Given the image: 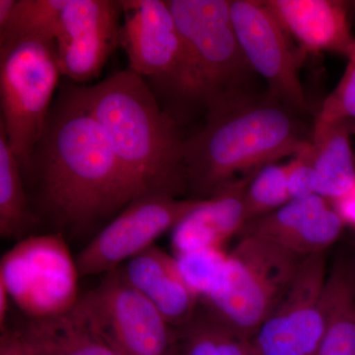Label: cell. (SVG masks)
<instances>
[{
	"label": "cell",
	"instance_id": "cell-1",
	"mask_svg": "<svg viewBox=\"0 0 355 355\" xmlns=\"http://www.w3.org/2000/svg\"><path fill=\"white\" fill-rule=\"evenodd\" d=\"M36 173L42 203L62 227L83 231L135 200L106 133L74 84L53 103L46 128L23 175Z\"/></svg>",
	"mask_w": 355,
	"mask_h": 355
},
{
	"label": "cell",
	"instance_id": "cell-2",
	"mask_svg": "<svg viewBox=\"0 0 355 355\" xmlns=\"http://www.w3.org/2000/svg\"><path fill=\"white\" fill-rule=\"evenodd\" d=\"M108 137L135 198H178L189 190L184 140L144 77L121 70L94 85H74Z\"/></svg>",
	"mask_w": 355,
	"mask_h": 355
},
{
	"label": "cell",
	"instance_id": "cell-3",
	"mask_svg": "<svg viewBox=\"0 0 355 355\" xmlns=\"http://www.w3.org/2000/svg\"><path fill=\"white\" fill-rule=\"evenodd\" d=\"M205 109V127L184 140V167L193 198L207 200L238 175L295 156L309 144L301 137L293 110L270 96H233Z\"/></svg>",
	"mask_w": 355,
	"mask_h": 355
},
{
	"label": "cell",
	"instance_id": "cell-4",
	"mask_svg": "<svg viewBox=\"0 0 355 355\" xmlns=\"http://www.w3.org/2000/svg\"><path fill=\"white\" fill-rule=\"evenodd\" d=\"M305 258L254 236L228 253L227 266L205 308L235 333L251 338L291 288Z\"/></svg>",
	"mask_w": 355,
	"mask_h": 355
},
{
	"label": "cell",
	"instance_id": "cell-5",
	"mask_svg": "<svg viewBox=\"0 0 355 355\" xmlns=\"http://www.w3.org/2000/svg\"><path fill=\"white\" fill-rule=\"evenodd\" d=\"M62 76L55 42L26 40L0 48V125L23 173L43 135Z\"/></svg>",
	"mask_w": 355,
	"mask_h": 355
},
{
	"label": "cell",
	"instance_id": "cell-6",
	"mask_svg": "<svg viewBox=\"0 0 355 355\" xmlns=\"http://www.w3.org/2000/svg\"><path fill=\"white\" fill-rule=\"evenodd\" d=\"M195 71L200 102L247 94L254 70L243 53L228 0H166Z\"/></svg>",
	"mask_w": 355,
	"mask_h": 355
},
{
	"label": "cell",
	"instance_id": "cell-7",
	"mask_svg": "<svg viewBox=\"0 0 355 355\" xmlns=\"http://www.w3.org/2000/svg\"><path fill=\"white\" fill-rule=\"evenodd\" d=\"M78 268L62 234L30 235L0 263V282L30 319H48L78 302Z\"/></svg>",
	"mask_w": 355,
	"mask_h": 355
},
{
	"label": "cell",
	"instance_id": "cell-8",
	"mask_svg": "<svg viewBox=\"0 0 355 355\" xmlns=\"http://www.w3.org/2000/svg\"><path fill=\"white\" fill-rule=\"evenodd\" d=\"M125 13L120 44L128 69L148 77L177 97L200 102L188 49L166 0L121 1Z\"/></svg>",
	"mask_w": 355,
	"mask_h": 355
},
{
	"label": "cell",
	"instance_id": "cell-9",
	"mask_svg": "<svg viewBox=\"0 0 355 355\" xmlns=\"http://www.w3.org/2000/svg\"><path fill=\"white\" fill-rule=\"evenodd\" d=\"M76 307L121 355H176V329L118 268Z\"/></svg>",
	"mask_w": 355,
	"mask_h": 355
},
{
	"label": "cell",
	"instance_id": "cell-10",
	"mask_svg": "<svg viewBox=\"0 0 355 355\" xmlns=\"http://www.w3.org/2000/svg\"><path fill=\"white\" fill-rule=\"evenodd\" d=\"M205 200L147 195L135 198L77 256L79 275L114 272L123 261L146 251Z\"/></svg>",
	"mask_w": 355,
	"mask_h": 355
},
{
	"label": "cell",
	"instance_id": "cell-11",
	"mask_svg": "<svg viewBox=\"0 0 355 355\" xmlns=\"http://www.w3.org/2000/svg\"><path fill=\"white\" fill-rule=\"evenodd\" d=\"M230 14L243 53L254 71L268 83V96L294 111H308L300 80L305 53L291 44L288 33L265 1H230Z\"/></svg>",
	"mask_w": 355,
	"mask_h": 355
},
{
	"label": "cell",
	"instance_id": "cell-12",
	"mask_svg": "<svg viewBox=\"0 0 355 355\" xmlns=\"http://www.w3.org/2000/svg\"><path fill=\"white\" fill-rule=\"evenodd\" d=\"M324 253L303 261L272 314L251 338L258 355H316L326 324Z\"/></svg>",
	"mask_w": 355,
	"mask_h": 355
},
{
	"label": "cell",
	"instance_id": "cell-13",
	"mask_svg": "<svg viewBox=\"0 0 355 355\" xmlns=\"http://www.w3.org/2000/svg\"><path fill=\"white\" fill-rule=\"evenodd\" d=\"M123 12L121 1L67 0L55 37L62 76L79 84L99 76L120 44Z\"/></svg>",
	"mask_w": 355,
	"mask_h": 355
},
{
	"label": "cell",
	"instance_id": "cell-14",
	"mask_svg": "<svg viewBox=\"0 0 355 355\" xmlns=\"http://www.w3.org/2000/svg\"><path fill=\"white\" fill-rule=\"evenodd\" d=\"M343 226L333 203L314 195L292 200L280 209L248 222L241 234L261 238L307 258L323 254L338 239Z\"/></svg>",
	"mask_w": 355,
	"mask_h": 355
},
{
	"label": "cell",
	"instance_id": "cell-15",
	"mask_svg": "<svg viewBox=\"0 0 355 355\" xmlns=\"http://www.w3.org/2000/svg\"><path fill=\"white\" fill-rule=\"evenodd\" d=\"M258 171L224 184L173 229L175 257L207 248H223L233 236L241 234L248 222L245 193Z\"/></svg>",
	"mask_w": 355,
	"mask_h": 355
},
{
	"label": "cell",
	"instance_id": "cell-16",
	"mask_svg": "<svg viewBox=\"0 0 355 355\" xmlns=\"http://www.w3.org/2000/svg\"><path fill=\"white\" fill-rule=\"evenodd\" d=\"M125 282L144 296L173 328L195 316L200 299L184 280L176 257L153 246L127 261Z\"/></svg>",
	"mask_w": 355,
	"mask_h": 355
},
{
	"label": "cell",
	"instance_id": "cell-17",
	"mask_svg": "<svg viewBox=\"0 0 355 355\" xmlns=\"http://www.w3.org/2000/svg\"><path fill=\"white\" fill-rule=\"evenodd\" d=\"M265 4L289 36L310 53L333 51L347 58L354 46L347 3L338 0H268Z\"/></svg>",
	"mask_w": 355,
	"mask_h": 355
},
{
	"label": "cell",
	"instance_id": "cell-18",
	"mask_svg": "<svg viewBox=\"0 0 355 355\" xmlns=\"http://www.w3.org/2000/svg\"><path fill=\"white\" fill-rule=\"evenodd\" d=\"M33 355H121L77 309L33 320L15 331Z\"/></svg>",
	"mask_w": 355,
	"mask_h": 355
},
{
	"label": "cell",
	"instance_id": "cell-19",
	"mask_svg": "<svg viewBox=\"0 0 355 355\" xmlns=\"http://www.w3.org/2000/svg\"><path fill=\"white\" fill-rule=\"evenodd\" d=\"M355 121H316L312 144L315 153L317 195L333 202L355 184V158L352 135Z\"/></svg>",
	"mask_w": 355,
	"mask_h": 355
},
{
	"label": "cell",
	"instance_id": "cell-20",
	"mask_svg": "<svg viewBox=\"0 0 355 355\" xmlns=\"http://www.w3.org/2000/svg\"><path fill=\"white\" fill-rule=\"evenodd\" d=\"M326 324L316 355H355V266L338 263L324 287Z\"/></svg>",
	"mask_w": 355,
	"mask_h": 355
},
{
	"label": "cell",
	"instance_id": "cell-21",
	"mask_svg": "<svg viewBox=\"0 0 355 355\" xmlns=\"http://www.w3.org/2000/svg\"><path fill=\"white\" fill-rule=\"evenodd\" d=\"M37 224L38 219L28 202L22 169L0 125V234L22 240Z\"/></svg>",
	"mask_w": 355,
	"mask_h": 355
},
{
	"label": "cell",
	"instance_id": "cell-22",
	"mask_svg": "<svg viewBox=\"0 0 355 355\" xmlns=\"http://www.w3.org/2000/svg\"><path fill=\"white\" fill-rule=\"evenodd\" d=\"M176 355H258L251 338L229 329L207 308L176 328Z\"/></svg>",
	"mask_w": 355,
	"mask_h": 355
},
{
	"label": "cell",
	"instance_id": "cell-23",
	"mask_svg": "<svg viewBox=\"0 0 355 355\" xmlns=\"http://www.w3.org/2000/svg\"><path fill=\"white\" fill-rule=\"evenodd\" d=\"M67 0H17L8 24L0 31V48L26 40L55 42Z\"/></svg>",
	"mask_w": 355,
	"mask_h": 355
},
{
	"label": "cell",
	"instance_id": "cell-24",
	"mask_svg": "<svg viewBox=\"0 0 355 355\" xmlns=\"http://www.w3.org/2000/svg\"><path fill=\"white\" fill-rule=\"evenodd\" d=\"M291 200L287 189L286 165L266 166L256 173L245 193L247 220L265 216Z\"/></svg>",
	"mask_w": 355,
	"mask_h": 355
},
{
	"label": "cell",
	"instance_id": "cell-25",
	"mask_svg": "<svg viewBox=\"0 0 355 355\" xmlns=\"http://www.w3.org/2000/svg\"><path fill=\"white\" fill-rule=\"evenodd\" d=\"M180 270L193 292L205 300L218 284L228 261L223 248H207L176 257Z\"/></svg>",
	"mask_w": 355,
	"mask_h": 355
},
{
	"label": "cell",
	"instance_id": "cell-26",
	"mask_svg": "<svg viewBox=\"0 0 355 355\" xmlns=\"http://www.w3.org/2000/svg\"><path fill=\"white\" fill-rule=\"evenodd\" d=\"M345 73L335 90L324 100L317 121H355V33Z\"/></svg>",
	"mask_w": 355,
	"mask_h": 355
},
{
	"label": "cell",
	"instance_id": "cell-27",
	"mask_svg": "<svg viewBox=\"0 0 355 355\" xmlns=\"http://www.w3.org/2000/svg\"><path fill=\"white\" fill-rule=\"evenodd\" d=\"M287 189L292 200H301L317 195L315 153L309 142L286 165Z\"/></svg>",
	"mask_w": 355,
	"mask_h": 355
},
{
	"label": "cell",
	"instance_id": "cell-28",
	"mask_svg": "<svg viewBox=\"0 0 355 355\" xmlns=\"http://www.w3.org/2000/svg\"><path fill=\"white\" fill-rule=\"evenodd\" d=\"M331 203L345 225L349 224L355 227V184L345 196Z\"/></svg>",
	"mask_w": 355,
	"mask_h": 355
},
{
	"label": "cell",
	"instance_id": "cell-29",
	"mask_svg": "<svg viewBox=\"0 0 355 355\" xmlns=\"http://www.w3.org/2000/svg\"><path fill=\"white\" fill-rule=\"evenodd\" d=\"M0 355H33L15 331L4 333L1 336Z\"/></svg>",
	"mask_w": 355,
	"mask_h": 355
},
{
	"label": "cell",
	"instance_id": "cell-30",
	"mask_svg": "<svg viewBox=\"0 0 355 355\" xmlns=\"http://www.w3.org/2000/svg\"><path fill=\"white\" fill-rule=\"evenodd\" d=\"M17 0H0V31L8 24Z\"/></svg>",
	"mask_w": 355,
	"mask_h": 355
},
{
	"label": "cell",
	"instance_id": "cell-31",
	"mask_svg": "<svg viewBox=\"0 0 355 355\" xmlns=\"http://www.w3.org/2000/svg\"><path fill=\"white\" fill-rule=\"evenodd\" d=\"M9 300H10V296H9L8 291H7L3 282H0V324H1V328H3V324L6 323Z\"/></svg>",
	"mask_w": 355,
	"mask_h": 355
}]
</instances>
